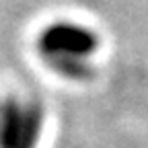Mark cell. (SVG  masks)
I'll return each instance as SVG.
<instances>
[{
    "label": "cell",
    "mask_w": 148,
    "mask_h": 148,
    "mask_svg": "<svg viewBox=\"0 0 148 148\" xmlns=\"http://www.w3.org/2000/svg\"><path fill=\"white\" fill-rule=\"evenodd\" d=\"M37 51L47 68H53L62 76H86L97 66L101 51L99 35L84 23L64 21L47 25L39 39Z\"/></svg>",
    "instance_id": "1"
},
{
    "label": "cell",
    "mask_w": 148,
    "mask_h": 148,
    "mask_svg": "<svg viewBox=\"0 0 148 148\" xmlns=\"http://www.w3.org/2000/svg\"><path fill=\"white\" fill-rule=\"evenodd\" d=\"M43 113L21 95H0V148H35L41 138Z\"/></svg>",
    "instance_id": "2"
}]
</instances>
